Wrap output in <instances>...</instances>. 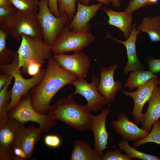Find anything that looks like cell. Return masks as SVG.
<instances>
[{"label":"cell","mask_w":160,"mask_h":160,"mask_svg":"<svg viewBox=\"0 0 160 160\" xmlns=\"http://www.w3.org/2000/svg\"><path fill=\"white\" fill-rule=\"evenodd\" d=\"M111 112L108 108H103L99 114L93 115L91 129L94 138V149L97 154L102 157L104 151L108 148V139L109 134L106 127L107 117Z\"/></svg>","instance_id":"cell-17"},{"label":"cell","mask_w":160,"mask_h":160,"mask_svg":"<svg viewBox=\"0 0 160 160\" xmlns=\"http://www.w3.org/2000/svg\"><path fill=\"white\" fill-rule=\"evenodd\" d=\"M20 123L16 137L11 151L12 160L30 159L36 143L40 139V129L33 125L25 127Z\"/></svg>","instance_id":"cell-9"},{"label":"cell","mask_w":160,"mask_h":160,"mask_svg":"<svg viewBox=\"0 0 160 160\" xmlns=\"http://www.w3.org/2000/svg\"><path fill=\"white\" fill-rule=\"evenodd\" d=\"M141 32L148 35L151 42H160V15L145 17L137 27Z\"/></svg>","instance_id":"cell-22"},{"label":"cell","mask_w":160,"mask_h":160,"mask_svg":"<svg viewBox=\"0 0 160 160\" xmlns=\"http://www.w3.org/2000/svg\"><path fill=\"white\" fill-rule=\"evenodd\" d=\"M157 76L156 74L150 71L136 70L131 71L124 87L132 91L135 88L144 85L151 79Z\"/></svg>","instance_id":"cell-23"},{"label":"cell","mask_w":160,"mask_h":160,"mask_svg":"<svg viewBox=\"0 0 160 160\" xmlns=\"http://www.w3.org/2000/svg\"><path fill=\"white\" fill-rule=\"evenodd\" d=\"M102 9L108 17V24L120 29L123 33L125 38L127 39L132 30V13H127L125 11H116L107 7L102 8Z\"/></svg>","instance_id":"cell-20"},{"label":"cell","mask_w":160,"mask_h":160,"mask_svg":"<svg viewBox=\"0 0 160 160\" xmlns=\"http://www.w3.org/2000/svg\"><path fill=\"white\" fill-rule=\"evenodd\" d=\"M44 143L48 146L56 148L59 147L61 144V140L58 136L54 135H49L44 137Z\"/></svg>","instance_id":"cell-35"},{"label":"cell","mask_w":160,"mask_h":160,"mask_svg":"<svg viewBox=\"0 0 160 160\" xmlns=\"http://www.w3.org/2000/svg\"><path fill=\"white\" fill-rule=\"evenodd\" d=\"M145 62L148 64L151 72L156 74L160 72V59L149 56L146 58Z\"/></svg>","instance_id":"cell-33"},{"label":"cell","mask_w":160,"mask_h":160,"mask_svg":"<svg viewBox=\"0 0 160 160\" xmlns=\"http://www.w3.org/2000/svg\"><path fill=\"white\" fill-rule=\"evenodd\" d=\"M153 127L148 135L142 139L132 143V146L138 148L143 144L148 143H153L160 144V119L154 123Z\"/></svg>","instance_id":"cell-27"},{"label":"cell","mask_w":160,"mask_h":160,"mask_svg":"<svg viewBox=\"0 0 160 160\" xmlns=\"http://www.w3.org/2000/svg\"><path fill=\"white\" fill-rule=\"evenodd\" d=\"M76 1L77 10L68 27L71 31L90 32L91 25L89 22L96 15L103 3L100 2L97 4L88 6L81 4L77 0Z\"/></svg>","instance_id":"cell-16"},{"label":"cell","mask_w":160,"mask_h":160,"mask_svg":"<svg viewBox=\"0 0 160 160\" xmlns=\"http://www.w3.org/2000/svg\"><path fill=\"white\" fill-rule=\"evenodd\" d=\"M158 76L151 79L147 83L137 88L134 92L119 91L127 96L131 97L134 102V107L131 113L136 124L140 123L143 113L142 111L144 105L148 101L156 87L158 86Z\"/></svg>","instance_id":"cell-12"},{"label":"cell","mask_w":160,"mask_h":160,"mask_svg":"<svg viewBox=\"0 0 160 160\" xmlns=\"http://www.w3.org/2000/svg\"><path fill=\"white\" fill-rule=\"evenodd\" d=\"M117 120H113L111 124L116 133L128 141L136 142L147 136L149 132L140 128L137 124L129 120V116L124 112L117 116Z\"/></svg>","instance_id":"cell-14"},{"label":"cell","mask_w":160,"mask_h":160,"mask_svg":"<svg viewBox=\"0 0 160 160\" xmlns=\"http://www.w3.org/2000/svg\"><path fill=\"white\" fill-rule=\"evenodd\" d=\"M116 145L119 148L124 151L125 154L132 158L142 160H160L158 156H153L139 151L135 148L130 146L128 140L122 138V140L117 143Z\"/></svg>","instance_id":"cell-25"},{"label":"cell","mask_w":160,"mask_h":160,"mask_svg":"<svg viewBox=\"0 0 160 160\" xmlns=\"http://www.w3.org/2000/svg\"><path fill=\"white\" fill-rule=\"evenodd\" d=\"M0 7H4L14 10H17L10 0H0Z\"/></svg>","instance_id":"cell-37"},{"label":"cell","mask_w":160,"mask_h":160,"mask_svg":"<svg viewBox=\"0 0 160 160\" xmlns=\"http://www.w3.org/2000/svg\"><path fill=\"white\" fill-rule=\"evenodd\" d=\"M100 79L96 75H93L92 81L88 83L84 78H79L70 84L75 87V92L71 95L79 94L87 101L86 105L91 112H98L103 109L107 102L98 91Z\"/></svg>","instance_id":"cell-10"},{"label":"cell","mask_w":160,"mask_h":160,"mask_svg":"<svg viewBox=\"0 0 160 160\" xmlns=\"http://www.w3.org/2000/svg\"><path fill=\"white\" fill-rule=\"evenodd\" d=\"M119 65V64H116L109 68L100 66L101 71L98 91L108 104L114 100L118 92L122 88L121 82L115 81L114 78V72Z\"/></svg>","instance_id":"cell-13"},{"label":"cell","mask_w":160,"mask_h":160,"mask_svg":"<svg viewBox=\"0 0 160 160\" xmlns=\"http://www.w3.org/2000/svg\"><path fill=\"white\" fill-rule=\"evenodd\" d=\"M0 28L7 30L9 35L18 41L21 39L22 34L42 39L44 37L41 26L35 14L18 10L5 25Z\"/></svg>","instance_id":"cell-7"},{"label":"cell","mask_w":160,"mask_h":160,"mask_svg":"<svg viewBox=\"0 0 160 160\" xmlns=\"http://www.w3.org/2000/svg\"><path fill=\"white\" fill-rule=\"evenodd\" d=\"M68 25L63 28L52 47V52L55 54L82 51L95 39V37L90 32L71 31Z\"/></svg>","instance_id":"cell-8"},{"label":"cell","mask_w":160,"mask_h":160,"mask_svg":"<svg viewBox=\"0 0 160 160\" xmlns=\"http://www.w3.org/2000/svg\"><path fill=\"white\" fill-rule=\"evenodd\" d=\"M119 0V1H121V0Z\"/></svg>","instance_id":"cell-42"},{"label":"cell","mask_w":160,"mask_h":160,"mask_svg":"<svg viewBox=\"0 0 160 160\" xmlns=\"http://www.w3.org/2000/svg\"><path fill=\"white\" fill-rule=\"evenodd\" d=\"M159 0H130L125 11L132 13L141 7L155 4Z\"/></svg>","instance_id":"cell-30"},{"label":"cell","mask_w":160,"mask_h":160,"mask_svg":"<svg viewBox=\"0 0 160 160\" xmlns=\"http://www.w3.org/2000/svg\"><path fill=\"white\" fill-rule=\"evenodd\" d=\"M80 3L86 5H88L91 0H77ZM103 3L106 5H109L112 3V0H95Z\"/></svg>","instance_id":"cell-39"},{"label":"cell","mask_w":160,"mask_h":160,"mask_svg":"<svg viewBox=\"0 0 160 160\" xmlns=\"http://www.w3.org/2000/svg\"><path fill=\"white\" fill-rule=\"evenodd\" d=\"M21 42L16 51L18 55V67L25 71L28 62L35 61L42 66L51 56L52 47L46 44L42 39L37 36L32 37L22 34Z\"/></svg>","instance_id":"cell-5"},{"label":"cell","mask_w":160,"mask_h":160,"mask_svg":"<svg viewBox=\"0 0 160 160\" xmlns=\"http://www.w3.org/2000/svg\"><path fill=\"white\" fill-rule=\"evenodd\" d=\"M148 106L140 123L141 128L149 132L153 124L160 119V87L157 86L148 101Z\"/></svg>","instance_id":"cell-19"},{"label":"cell","mask_w":160,"mask_h":160,"mask_svg":"<svg viewBox=\"0 0 160 160\" xmlns=\"http://www.w3.org/2000/svg\"><path fill=\"white\" fill-rule=\"evenodd\" d=\"M9 35L7 30L0 28V65L9 63L13 59L14 53L6 45V40Z\"/></svg>","instance_id":"cell-26"},{"label":"cell","mask_w":160,"mask_h":160,"mask_svg":"<svg viewBox=\"0 0 160 160\" xmlns=\"http://www.w3.org/2000/svg\"><path fill=\"white\" fill-rule=\"evenodd\" d=\"M42 65L35 61L31 60L27 63L25 71L30 76H33L37 74L40 71Z\"/></svg>","instance_id":"cell-34"},{"label":"cell","mask_w":160,"mask_h":160,"mask_svg":"<svg viewBox=\"0 0 160 160\" xmlns=\"http://www.w3.org/2000/svg\"><path fill=\"white\" fill-rule=\"evenodd\" d=\"M52 57L62 68L79 78H85L87 76L91 62L82 51L71 55L55 54Z\"/></svg>","instance_id":"cell-11"},{"label":"cell","mask_w":160,"mask_h":160,"mask_svg":"<svg viewBox=\"0 0 160 160\" xmlns=\"http://www.w3.org/2000/svg\"><path fill=\"white\" fill-rule=\"evenodd\" d=\"M38 13L35 14L41 26L44 37L43 41L52 47L64 27L68 25L70 20L66 13L57 17L51 12L48 0H40Z\"/></svg>","instance_id":"cell-6"},{"label":"cell","mask_w":160,"mask_h":160,"mask_svg":"<svg viewBox=\"0 0 160 160\" xmlns=\"http://www.w3.org/2000/svg\"><path fill=\"white\" fill-rule=\"evenodd\" d=\"M140 31L136 27V24L132 25V30L129 37L124 41L118 40L107 34L105 38L111 39L119 43L123 44L126 47L127 57L126 65L123 69L124 73L127 74L129 71L136 70H144L145 68L140 62L137 55L136 48V42L137 36L140 33Z\"/></svg>","instance_id":"cell-18"},{"label":"cell","mask_w":160,"mask_h":160,"mask_svg":"<svg viewBox=\"0 0 160 160\" xmlns=\"http://www.w3.org/2000/svg\"><path fill=\"white\" fill-rule=\"evenodd\" d=\"M13 78L12 75H10L8 81L0 90V122L9 117L8 110L11 101V94L10 91L7 90V88Z\"/></svg>","instance_id":"cell-24"},{"label":"cell","mask_w":160,"mask_h":160,"mask_svg":"<svg viewBox=\"0 0 160 160\" xmlns=\"http://www.w3.org/2000/svg\"><path fill=\"white\" fill-rule=\"evenodd\" d=\"M76 0H57L59 13L61 16L66 13L71 21L76 13L75 1Z\"/></svg>","instance_id":"cell-29"},{"label":"cell","mask_w":160,"mask_h":160,"mask_svg":"<svg viewBox=\"0 0 160 160\" xmlns=\"http://www.w3.org/2000/svg\"><path fill=\"white\" fill-rule=\"evenodd\" d=\"M132 158L121 153V150L117 148L114 151L107 150L102 157V160H132Z\"/></svg>","instance_id":"cell-31"},{"label":"cell","mask_w":160,"mask_h":160,"mask_svg":"<svg viewBox=\"0 0 160 160\" xmlns=\"http://www.w3.org/2000/svg\"><path fill=\"white\" fill-rule=\"evenodd\" d=\"M8 115L21 123L25 124L28 121L37 123L42 133H48L56 125V120L48 113L41 114L34 109L28 92L20 98L15 107L9 111Z\"/></svg>","instance_id":"cell-4"},{"label":"cell","mask_w":160,"mask_h":160,"mask_svg":"<svg viewBox=\"0 0 160 160\" xmlns=\"http://www.w3.org/2000/svg\"><path fill=\"white\" fill-rule=\"evenodd\" d=\"M47 61L43 79L29 92L32 107L43 114L48 112L50 102L57 93L65 85L79 78L62 68L51 56Z\"/></svg>","instance_id":"cell-1"},{"label":"cell","mask_w":160,"mask_h":160,"mask_svg":"<svg viewBox=\"0 0 160 160\" xmlns=\"http://www.w3.org/2000/svg\"><path fill=\"white\" fill-rule=\"evenodd\" d=\"M20 123L9 116L0 122V160H11V151Z\"/></svg>","instance_id":"cell-15"},{"label":"cell","mask_w":160,"mask_h":160,"mask_svg":"<svg viewBox=\"0 0 160 160\" xmlns=\"http://www.w3.org/2000/svg\"><path fill=\"white\" fill-rule=\"evenodd\" d=\"M48 5L52 14L57 17L61 16L58 11L57 0H48Z\"/></svg>","instance_id":"cell-36"},{"label":"cell","mask_w":160,"mask_h":160,"mask_svg":"<svg viewBox=\"0 0 160 160\" xmlns=\"http://www.w3.org/2000/svg\"><path fill=\"white\" fill-rule=\"evenodd\" d=\"M10 75L7 73H3L0 75V90L8 81Z\"/></svg>","instance_id":"cell-38"},{"label":"cell","mask_w":160,"mask_h":160,"mask_svg":"<svg viewBox=\"0 0 160 160\" xmlns=\"http://www.w3.org/2000/svg\"><path fill=\"white\" fill-rule=\"evenodd\" d=\"M158 85H159L160 87V79H159L158 80Z\"/></svg>","instance_id":"cell-41"},{"label":"cell","mask_w":160,"mask_h":160,"mask_svg":"<svg viewBox=\"0 0 160 160\" xmlns=\"http://www.w3.org/2000/svg\"><path fill=\"white\" fill-rule=\"evenodd\" d=\"M113 7L115 8L119 7H120V3L119 0H112Z\"/></svg>","instance_id":"cell-40"},{"label":"cell","mask_w":160,"mask_h":160,"mask_svg":"<svg viewBox=\"0 0 160 160\" xmlns=\"http://www.w3.org/2000/svg\"><path fill=\"white\" fill-rule=\"evenodd\" d=\"M74 147L70 158L71 160H102L100 156L87 141L75 140Z\"/></svg>","instance_id":"cell-21"},{"label":"cell","mask_w":160,"mask_h":160,"mask_svg":"<svg viewBox=\"0 0 160 160\" xmlns=\"http://www.w3.org/2000/svg\"><path fill=\"white\" fill-rule=\"evenodd\" d=\"M16 11L0 7V28H2L5 25Z\"/></svg>","instance_id":"cell-32"},{"label":"cell","mask_w":160,"mask_h":160,"mask_svg":"<svg viewBox=\"0 0 160 160\" xmlns=\"http://www.w3.org/2000/svg\"><path fill=\"white\" fill-rule=\"evenodd\" d=\"M71 95L50 105L48 113L53 119L62 121L77 131L91 129L93 115L87 105L78 104Z\"/></svg>","instance_id":"cell-2"},{"label":"cell","mask_w":160,"mask_h":160,"mask_svg":"<svg viewBox=\"0 0 160 160\" xmlns=\"http://www.w3.org/2000/svg\"><path fill=\"white\" fill-rule=\"evenodd\" d=\"M17 10L33 14L39 11L38 0H10Z\"/></svg>","instance_id":"cell-28"},{"label":"cell","mask_w":160,"mask_h":160,"mask_svg":"<svg viewBox=\"0 0 160 160\" xmlns=\"http://www.w3.org/2000/svg\"><path fill=\"white\" fill-rule=\"evenodd\" d=\"M18 67V57L17 52L14 53L10 63L0 65V71L3 73L12 75L15 79L14 85L10 90L11 101L8 108L9 111L14 108L20 98L29 90L38 84L43 79L46 70L41 69L36 75L29 79H26L21 74Z\"/></svg>","instance_id":"cell-3"}]
</instances>
